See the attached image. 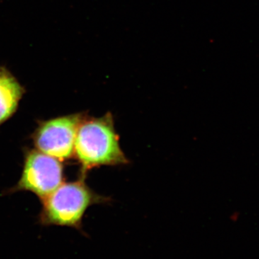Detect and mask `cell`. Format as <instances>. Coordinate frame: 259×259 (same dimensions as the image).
Here are the masks:
<instances>
[{
	"label": "cell",
	"instance_id": "1",
	"mask_svg": "<svg viewBox=\"0 0 259 259\" xmlns=\"http://www.w3.org/2000/svg\"><path fill=\"white\" fill-rule=\"evenodd\" d=\"M118 134L111 112L100 117L85 115L76 134L75 157L81 165V173L87 174L102 166H122L129 163L120 147Z\"/></svg>",
	"mask_w": 259,
	"mask_h": 259
},
{
	"label": "cell",
	"instance_id": "4",
	"mask_svg": "<svg viewBox=\"0 0 259 259\" xmlns=\"http://www.w3.org/2000/svg\"><path fill=\"white\" fill-rule=\"evenodd\" d=\"M64 167L57 158L32 150L25 155L23 171L13 190L29 191L45 199L63 183Z\"/></svg>",
	"mask_w": 259,
	"mask_h": 259
},
{
	"label": "cell",
	"instance_id": "3",
	"mask_svg": "<svg viewBox=\"0 0 259 259\" xmlns=\"http://www.w3.org/2000/svg\"><path fill=\"white\" fill-rule=\"evenodd\" d=\"M84 116L73 114L40 122L32 137L35 148L61 161L72 158L76 134Z\"/></svg>",
	"mask_w": 259,
	"mask_h": 259
},
{
	"label": "cell",
	"instance_id": "2",
	"mask_svg": "<svg viewBox=\"0 0 259 259\" xmlns=\"http://www.w3.org/2000/svg\"><path fill=\"white\" fill-rule=\"evenodd\" d=\"M86 177L61 184L42 200L39 223L44 226L69 227L82 231V220L87 209L95 204L106 203L110 199L100 195L85 182Z\"/></svg>",
	"mask_w": 259,
	"mask_h": 259
},
{
	"label": "cell",
	"instance_id": "5",
	"mask_svg": "<svg viewBox=\"0 0 259 259\" xmlns=\"http://www.w3.org/2000/svg\"><path fill=\"white\" fill-rule=\"evenodd\" d=\"M23 95V89L5 69H0V125L16 111Z\"/></svg>",
	"mask_w": 259,
	"mask_h": 259
}]
</instances>
